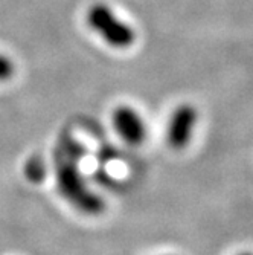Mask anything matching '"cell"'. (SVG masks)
Instances as JSON below:
<instances>
[{
	"instance_id": "cell-1",
	"label": "cell",
	"mask_w": 253,
	"mask_h": 255,
	"mask_svg": "<svg viewBox=\"0 0 253 255\" xmlns=\"http://www.w3.org/2000/svg\"><path fill=\"white\" fill-rule=\"evenodd\" d=\"M58 148L60 153L57 157L55 176L61 196L84 214H101L104 211V200L87 187L81 171L78 170V144L72 137H64Z\"/></svg>"
},
{
	"instance_id": "cell-2",
	"label": "cell",
	"mask_w": 253,
	"mask_h": 255,
	"mask_svg": "<svg viewBox=\"0 0 253 255\" xmlns=\"http://www.w3.org/2000/svg\"><path fill=\"white\" fill-rule=\"evenodd\" d=\"M87 23L91 29L102 37L107 44L113 46V48H130L136 40L134 29L128 23L116 17V14L104 3H96L88 9Z\"/></svg>"
},
{
	"instance_id": "cell-3",
	"label": "cell",
	"mask_w": 253,
	"mask_h": 255,
	"mask_svg": "<svg viewBox=\"0 0 253 255\" xmlns=\"http://www.w3.org/2000/svg\"><path fill=\"white\" fill-rule=\"evenodd\" d=\"M197 118V109L191 104H180L172 112L167 130V141L172 148L181 150L191 142Z\"/></svg>"
},
{
	"instance_id": "cell-4",
	"label": "cell",
	"mask_w": 253,
	"mask_h": 255,
	"mask_svg": "<svg viewBox=\"0 0 253 255\" xmlns=\"http://www.w3.org/2000/svg\"><path fill=\"white\" fill-rule=\"evenodd\" d=\"M111 124L122 141L128 145H141L147 139V126L144 118L130 106H119L113 110Z\"/></svg>"
},
{
	"instance_id": "cell-5",
	"label": "cell",
	"mask_w": 253,
	"mask_h": 255,
	"mask_svg": "<svg viewBox=\"0 0 253 255\" xmlns=\"http://www.w3.org/2000/svg\"><path fill=\"white\" fill-rule=\"evenodd\" d=\"M23 171H25L28 180H31L32 183H40L41 180H44L48 170H46V164L40 156H32L26 160Z\"/></svg>"
},
{
	"instance_id": "cell-6",
	"label": "cell",
	"mask_w": 253,
	"mask_h": 255,
	"mask_svg": "<svg viewBox=\"0 0 253 255\" xmlns=\"http://www.w3.org/2000/svg\"><path fill=\"white\" fill-rule=\"evenodd\" d=\"M14 63L11 58H8L6 55L0 54V81H6L9 78H12L14 75Z\"/></svg>"
},
{
	"instance_id": "cell-7",
	"label": "cell",
	"mask_w": 253,
	"mask_h": 255,
	"mask_svg": "<svg viewBox=\"0 0 253 255\" xmlns=\"http://www.w3.org/2000/svg\"><path fill=\"white\" fill-rule=\"evenodd\" d=\"M240 255H253V254H250V252H243V254H240Z\"/></svg>"
},
{
	"instance_id": "cell-8",
	"label": "cell",
	"mask_w": 253,
	"mask_h": 255,
	"mask_svg": "<svg viewBox=\"0 0 253 255\" xmlns=\"http://www.w3.org/2000/svg\"><path fill=\"white\" fill-rule=\"evenodd\" d=\"M167 255H174V254H167Z\"/></svg>"
}]
</instances>
